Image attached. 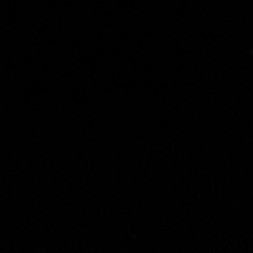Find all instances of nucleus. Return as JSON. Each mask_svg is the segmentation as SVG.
Wrapping results in <instances>:
<instances>
[]
</instances>
